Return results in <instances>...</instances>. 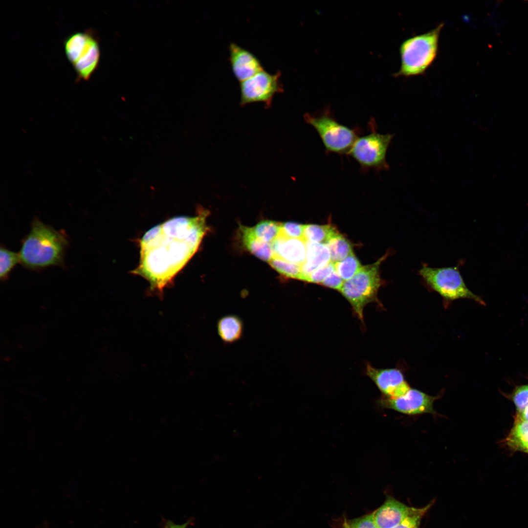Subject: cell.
Segmentation results:
<instances>
[{"label": "cell", "mask_w": 528, "mask_h": 528, "mask_svg": "<svg viewBox=\"0 0 528 528\" xmlns=\"http://www.w3.org/2000/svg\"><path fill=\"white\" fill-rule=\"evenodd\" d=\"M207 212L178 216L148 230L140 242L139 264L132 272L146 279L152 290H163L197 251L207 231Z\"/></svg>", "instance_id": "6da1fadb"}, {"label": "cell", "mask_w": 528, "mask_h": 528, "mask_svg": "<svg viewBox=\"0 0 528 528\" xmlns=\"http://www.w3.org/2000/svg\"><path fill=\"white\" fill-rule=\"evenodd\" d=\"M68 245L64 231L56 230L35 218L29 233L22 240L19 253L20 262L24 267L35 270L63 266Z\"/></svg>", "instance_id": "7a4b0ae2"}, {"label": "cell", "mask_w": 528, "mask_h": 528, "mask_svg": "<svg viewBox=\"0 0 528 528\" xmlns=\"http://www.w3.org/2000/svg\"><path fill=\"white\" fill-rule=\"evenodd\" d=\"M441 23L426 33L412 36L401 44V65L395 76L411 77L422 75L433 63L438 51Z\"/></svg>", "instance_id": "3957f363"}, {"label": "cell", "mask_w": 528, "mask_h": 528, "mask_svg": "<svg viewBox=\"0 0 528 528\" xmlns=\"http://www.w3.org/2000/svg\"><path fill=\"white\" fill-rule=\"evenodd\" d=\"M463 263L461 261L455 266L442 267H432L423 263L418 274L428 289L442 297L445 307L460 299H471L484 306V301L466 286L460 271Z\"/></svg>", "instance_id": "277c9868"}, {"label": "cell", "mask_w": 528, "mask_h": 528, "mask_svg": "<svg viewBox=\"0 0 528 528\" xmlns=\"http://www.w3.org/2000/svg\"><path fill=\"white\" fill-rule=\"evenodd\" d=\"M389 254L388 251L375 263L362 266L353 277L344 281L339 290L362 322L365 306L373 302H378V291L384 284L380 277V266Z\"/></svg>", "instance_id": "5b68a950"}, {"label": "cell", "mask_w": 528, "mask_h": 528, "mask_svg": "<svg viewBox=\"0 0 528 528\" xmlns=\"http://www.w3.org/2000/svg\"><path fill=\"white\" fill-rule=\"evenodd\" d=\"M304 118L316 131L328 152L349 154L358 137L356 129L337 121L329 108L317 113H306Z\"/></svg>", "instance_id": "8992f818"}, {"label": "cell", "mask_w": 528, "mask_h": 528, "mask_svg": "<svg viewBox=\"0 0 528 528\" xmlns=\"http://www.w3.org/2000/svg\"><path fill=\"white\" fill-rule=\"evenodd\" d=\"M67 59L73 66L77 81H87L98 65L100 51L99 44L90 30L74 33L64 42Z\"/></svg>", "instance_id": "52a82bcc"}, {"label": "cell", "mask_w": 528, "mask_h": 528, "mask_svg": "<svg viewBox=\"0 0 528 528\" xmlns=\"http://www.w3.org/2000/svg\"><path fill=\"white\" fill-rule=\"evenodd\" d=\"M393 138V134L373 131L358 137L349 154L364 169L387 170L386 154Z\"/></svg>", "instance_id": "ba28073f"}, {"label": "cell", "mask_w": 528, "mask_h": 528, "mask_svg": "<svg viewBox=\"0 0 528 528\" xmlns=\"http://www.w3.org/2000/svg\"><path fill=\"white\" fill-rule=\"evenodd\" d=\"M281 76L279 70L272 74L264 69L240 83V105L263 103L269 107L274 96L284 90Z\"/></svg>", "instance_id": "9c48e42d"}, {"label": "cell", "mask_w": 528, "mask_h": 528, "mask_svg": "<svg viewBox=\"0 0 528 528\" xmlns=\"http://www.w3.org/2000/svg\"><path fill=\"white\" fill-rule=\"evenodd\" d=\"M439 398L429 395L419 390L411 388L403 395L396 398L383 397L380 403L382 407L393 410L406 415L415 416L423 414L435 415V401Z\"/></svg>", "instance_id": "30bf717a"}, {"label": "cell", "mask_w": 528, "mask_h": 528, "mask_svg": "<svg viewBox=\"0 0 528 528\" xmlns=\"http://www.w3.org/2000/svg\"><path fill=\"white\" fill-rule=\"evenodd\" d=\"M366 373L384 397H399L410 388L403 372L398 368L377 369L368 364Z\"/></svg>", "instance_id": "8fae6325"}, {"label": "cell", "mask_w": 528, "mask_h": 528, "mask_svg": "<svg viewBox=\"0 0 528 528\" xmlns=\"http://www.w3.org/2000/svg\"><path fill=\"white\" fill-rule=\"evenodd\" d=\"M228 50L232 71L240 83L264 69L258 58L248 49L235 43H230Z\"/></svg>", "instance_id": "7c38bea8"}, {"label": "cell", "mask_w": 528, "mask_h": 528, "mask_svg": "<svg viewBox=\"0 0 528 528\" xmlns=\"http://www.w3.org/2000/svg\"><path fill=\"white\" fill-rule=\"evenodd\" d=\"M409 506L392 497L373 512L374 520L378 528H394L412 511Z\"/></svg>", "instance_id": "4fadbf2b"}, {"label": "cell", "mask_w": 528, "mask_h": 528, "mask_svg": "<svg viewBox=\"0 0 528 528\" xmlns=\"http://www.w3.org/2000/svg\"><path fill=\"white\" fill-rule=\"evenodd\" d=\"M271 244L274 257L300 265L305 263L307 246L304 239L289 238L279 234Z\"/></svg>", "instance_id": "5bb4252c"}, {"label": "cell", "mask_w": 528, "mask_h": 528, "mask_svg": "<svg viewBox=\"0 0 528 528\" xmlns=\"http://www.w3.org/2000/svg\"><path fill=\"white\" fill-rule=\"evenodd\" d=\"M306 259L301 265L300 277V280L306 282L313 271L331 262L330 251L326 244L306 242Z\"/></svg>", "instance_id": "9a60e30c"}, {"label": "cell", "mask_w": 528, "mask_h": 528, "mask_svg": "<svg viewBox=\"0 0 528 528\" xmlns=\"http://www.w3.org/2000/svg\"><path fill=\"white\" fill-rule=\"evenodd\" d=\"M240 230L242 242L246 249L257 258L269 263L274 257L271 244L257 238L251 227L241 225Z\"/></svg>", "instance_id": "2e32d148"}, {"label": "cell", "mask_w": 528, "mask_h": 528, "mask_svg": "<svg viewBox=\"0 0 528 528\" xmlns=\"http://www.w3.org/2000/svg\"><path fill=\"white\" fill-rule=\"evenodd\" d=\"M217 328L219 336L225 343H233L242 337L243 322L236 315L229 314L222 317L218 320Z\"/></svg>", "instance_id": "e0dca14e"}, {"label": "cell", "mask_w": 528, "mask_h": 528, "mask_svg": "<svg viewBox=\"0 0 528 528\" xmlns=\"http://www.w3.org/2000/svg\"><path fill=\"white\" fill-rule=\"evenodd\" d=\"M507 444L512 449L527 453L528 451V420L516 416L508 437Z\"/></svg>", "instance_id": "ac0fdd59"}, {"label": "cell", "mask_w": 528, "mask_h": 528, "mask_svg": "<svg viewBox=\"0 0 528 528\" xmlns=\"http://www.w3.org/2000/svg\"><path fill=\"white\" fill-rule=\"evenodd\" d=\"M339 233L336 227L330 224H306L303 239L306 242L326 244L332 237Z\"/></svg>", "instance_id": "d6986e66"}, {"label": "cell", "mask_w": 528, "mask_h": 528, "mask_svg": "<svg viewBox=\"0 0 528 528\" xmlns=\"http://www.w3.org/2000/svg\"><path fill=\"white\" fill-rule=\"evenodd\" d=\"M325 244L329 249L331 262L333 263L344 259L352 253L351 243L340 233L330 239Z\"/></svg>", "instance_id": "ffe728a7"}, {"label": "cell", "mask_w": 528, "mask_h": 528, "mask_svg": "<svg viewBox=\"0 0 528 528\" xmlns=\"http://www.w3.org/2000/svg\"><path fill=\"white\" fill-rule=\"evenodd\" d=\"M281 222L271 220H263L251 227L254 235L265 242L271 243L278 237Z\"/></svg>", "instance_id": "44dd1931"}, {"label": "cell", "mask_w": 528, "mask_h": 528, "mask_svg": "<svg viewBox=\"0 0 528 528\" xmlns=\"http://www.w3.org/2000/svg\"><path fill=\"white\" fill-rule=\"evenodd\" d=\"M334 265L335 270L344 281L351 279L362 267L353 252L344 259L334 263Z\"/></svg>", "instance_id": "7402d4cb"}, {"label": "cell", "mask_w": 528, "mask_h": 528, "mask_svg": "<svg viewBox=\"0 0 528 528\" xmlns=\"http://www.w3.org/2000/svg\"><path fill=\"white\" fill-rule=\"evenodd\" d=\"M19 262H20L19 253L10 251L5 247H0V279L1 281L7 279L9 273Z\"/></svg>", "instance_id": "603a6c76"}, {"label": "cell", "mask_w": 528, "mask_h": 528, "mask_svg": "<svg viewBox=\"0 0 528 528\" xmlns=\"http://www.w3.org/2000/svg\"><path fill=\"white\" fill-rule=\"evenodd\" d=\"M270 266L286 277L300 280L301 265L293 264L279 258L273 257L269 262Z\"/></svg>", "instance_id": "cb8c5ba5"}, {"label": "cell", "mask_w": 528, "mask_h": 528, "mask_svg": "<svg viewBox=\"0 0 528 528\" xmlns=\"http://www.w3.org/2000/svg\"><path fill=\"white\" fill-rule=\"evenodd\" d=\"M432 504L421 507H413L411 513L394 528H419L423 516L430 508Z\"/></svg>", "instance_id": "d4e9b609"}, {"label": "cell", "mask_w": 528, "mask_h": 528, "mask_svg": "<svg viewBox=\"0 0 528 528\" xmlns=\"http://www.w3.org/2000/svg\"><path fill=\"white\" fill-rule=\"evenodd\" d=\"M511 396L518 411L517 413H521L528 405V384L517 387Z\"/></svg>", "instance_id": "484cf974"}, {"label": "cell", "mask_w": 528, "mask_h": 528, "mask_svg": "<svg viewBox=\"0 0 528 528\" xmlns=\"http://www.w3.org/2000/svg\"><path fill=\"white\" fill-rule=\"evenodd\" d=\"M304 226V224L293 222L281 223L279 234L289 238L303 239Z\"/></svg>", "instance_id": "4316f807"}, {"label": "cell", "mask_w": 528, "mask_h": 528, "mask_svg": "<svg viewBox=\"0 0 528 528\" xmlns=\"http://www.w3.org/2000/svg\"><path fill=\"white\" fill-rule=\"evenodd\" d=\"M346 528H378L374 520L373 512L360 517L345 521Z\"/></svg>", "instance_id": "83f0119b"}, {"label": "cell", "mask_w": 528, "mask_h": 528, "mask_svg": "<svg viewBox=\"0 0 528 528\" xmlns=\"http://www.w3.org/2000/svg\"><path fill=\"white\" fill-rule=\"evenodd\" d=\"M334 270V263L331 262L327 265L313 271L309 275L306 282L321 284Z\"/></svg>", "instance_id": "f1b7e54d"}, {"label": "cell", "mask_w": 528, "mask_h": 528, "mask_svg": "<svg viewBox=\"0 0 528 528\" xmlns=\"http://www.w3.org/2000/svg\"><path fill=\"white\" fill-rule=\"evenodd\" d=\"M344 282V280L335 269L323 281L321 285L331 288L340 290Z\"/></svg>", "instance_id": "f546056e"}, {"label": "cell", "mask_w": 528, "mask_h": 528, "mask_svg": "<svg viewBox=\"0 0 528 528\" xmlns=\"http://www.w3.org/2000/svg\"><path fill=\"white\" fill-rule=\"evenodd\" d=\"M193 520L192 519L188 520L186 522L181 524H176L173 521L170 520H164L162 525V528H187V527L191 525Z\"/></svg>", "instance_id": "4dcf8cb0"}, {"label": "cell", "mask_w": 528, "mask_h": 528, "mask_svg": "<svg viewBox=\"0 0 528 528\" xmlns=\"http://www.w3.org/2000/svg\"><path fill=\"white\" fill-rule=\"evenodd\" d=\"M516 416L523 419L528 420V405L523 411L520 413H517Z\"/></svg>", "instance_id": "1f68e13d"}, {"label": "cell", "mask_w": 528, "mask_h": 528, "mask_svg": "<svg viewBox=\"0 0 528 528\" xmlns=\"http://www.w3.org/2000/svg\"><path fill=\"white\" fill-rule=\"evenodd\" d=\"M526 453H528V451Z\"/></svg>", "instance_id": "d6a6232c"}, {"label": "cell", "mask_w": 528, "mask_h": 528, "mask_svg": "<svg viewBox=\"0 0 528 528\" xmlns=\"http://www.w3.org/2000/svg\"><path fill=\"white\" fill-rule=\"evenodd\" d=\"M343 528H346L343 527Z\"/></svg>", "instance_id": "836d02e7"}]
</instances>
